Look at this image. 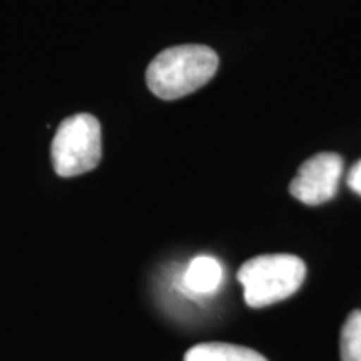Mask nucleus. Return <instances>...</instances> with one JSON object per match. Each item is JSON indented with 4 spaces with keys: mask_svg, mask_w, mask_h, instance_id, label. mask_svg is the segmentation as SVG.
<instances>
[{
    "mask_svg": "<svg viewBox=\"0 0 361 361\" xmlns=\"http://www.w3.org/2000/svg\"><path fill=\"white\" fill-rule=\"evenodd\" d=\"M52 164L62 178H72L96 169L102 157L101 124L90 114L67 117L52 141Z\"/></svg>",
    "mask_w": 361,
    "mask_h": 361,
    "instance_id": "3",
    "label": "nucleus"
},
{
    "mask_svg": "<svg viewBox=\"0 0 361 361\" xmlns=\"http://www.w3.org/2000/svg\"><path fill=\"white\" fill-rule=\"evenodd\" d=\"M343 173V159L335 152H322L305 162L291 180L290 191L298 201L319 206L335 197Z\"/></svg>",
    "mask_w": 361,
    "mask_h": 361,
    "instance_id": "4",
    "label": "nucleus"
},
{
    "mask_svg": "<svg viewBox=\"0 0 361 361\" xmlns=\"http://www.w3.org/2000/svg\"><path fill=\"white\" fill-rule=\"evenodd\" d=\"M348 186L361 196V161L356 162L353 168H351L348 174Z\"/></svg>",
    "mask_w": 361,
    "mask_h": 361,
    "instance_id": "8",
    "label": "nucleus"
},
{
    "mask_svg": "<svg viewBox=\"0 0 361 361\" xmlns=\"http://www.w3.org/2000/svg\"><path fill=\"white\" fill-rule=\"evenodd\" d=\"M223 268L219 261L211 256H197L189 263L184 273V288L194 295H211L219 288Z\"/></svg>",
    "mask_w": 361,
    "mask_h": 361,
    "instance_id": "5",
    "label": "nucleus"
},
{
    "mask_svg": "<svg viewBox=\"0 0 361 361\" xmlns=\"http://www.w3.org/2000/svg\"><path fill=\"white\" fill-rule=\"evenodd\" d=\"M184 361H268L258 351L229 343H201L192 346Z\"/></svg>",
    "mask_w": 361,
    "mask_h": 361,
    "instance_id": "6",
    "label": "nucleus"
},
{
    "mask_svg": "<svg viewBox=\"0 0 361 361\" xmlns=\"http://www.w3.org/2000/svg\"><path fill=\"white\" fill-rule=\"evenodd\" d=\"M306 266L293 255H264L246 261L238 273L245 288V301L251 308H263L295 295L303 284Z\"/></svg>",
    "mask_w": 361,
    "mask_h": 361,
    "instance_id": "2",
    "label": "nucleus"
},
{
    "mask_svg": "<svg viewBox=\"0 0 361 361\" xmlns=\"http://www.w3.org/2000/svg\"><path fill=\"white\" fill-rule=\"evenodd\" d=\"M219 59L206 45H178L162 51L147 67L149 89L164 101H174L209 82L218 71Z\"/></svg>",
    "mask_w": 361,
    "mask_h": 361,
    "instance_id": "1",
    "label": "nucleus"
},
{
    "mask_svg": "<svg viewBox=\"0 0 361 361\" xmlns=\"http://www.w3.org/2000/svg\"><path fill=\"white\" fill-rule=\"evenodd\" d=\"M341 361H361V311L356 310L346 318L340 336Z\"/></svg>",
    "mask_w": 361,
    "mask_h": 361,
    "instance_id": "7",
    "label": "nucleus"
}]
</instances>
